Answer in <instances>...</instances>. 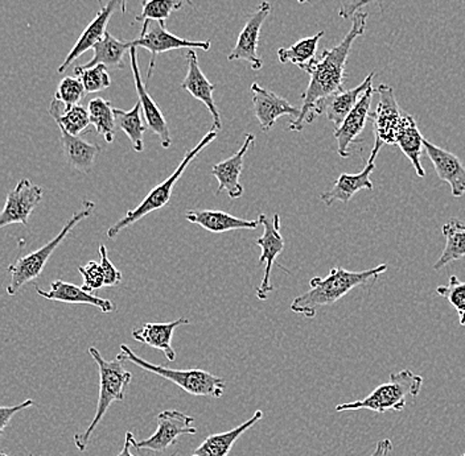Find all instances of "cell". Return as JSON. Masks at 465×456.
I'll use <instances>...</instances> for the list:
<instances>
[{"label":"cell","mask_w":465,"mask_h":456,"mask_svg":"<svg viewBox=\"0 0 465 456\" xmlns=\"http://www.w3.org/2000/svg\"><path fill=\"white\" fill-rule=\"evenodd\" d=\"M351 19H353V24L341 43L337 44L332 49H325L322 51V57L313 58L310 63L302 68V71L310 74L311 80L307 89L302 94L303 106H302L301 114L291 121L290 131L293 132L303 131L305 124H311L315 121L316 104L334 92H341L344 87L345 65L351 54V45L356 42L357 37L365 34L368 14L359 11Z\"/></svg>","instance_id":"1"},{"label":"cell","mask_w":465,"mask_h":456,"mask_svg":"<svg viewBox=\"0 0 465 456\" xmlns=\"http://www.w3.org/2000/svg\"><path fill=\"white\" fill-rule=\"evenodd\" d=\"M386 271V264L362 272H351L341 267H334L327 277H313L310 281V290L292 301L291 310L305 318H315L319 307L333 305L356 287L371 286Z\"/></svg>","instance_id":"2"},{"label":"cell","mask_w":465,"mask_h":456,"mask_svg":"<svg viewBox=\"0 0 465 456\" xmlns=\"http://www.w3.org/2000/svg\"><path fill=\"white\" fill-rule=\"evenodd\" d=\"M89 354L97 364L100 372V397H98L97 411L85 432L74 435V444L80 451H85L89 446L93 432L104 420V414L109 411L110 405L115 401H124L126 388L133 379V374L124 370L122 360L115 357L107 362L102 357L100 351L95 347L89 348Z\"/></svg>","instance_id":"3"},{"label":"cell","mask_w":465,"mask_h":456,"mask_svg":"<svg viewBox=\"0 0 465 456\" xmlns=\"http://www.w3.org/2000/svg\"><path fill=\"white\" fill-rule=\"evenodd\" d=\"M423 377L410 370L391 374V380L378 385L365 399L336 406V412L371 411L383 414L389 411L401 412L405 409L407 397L420 396Z\"/></svg>","instance_id":"4"},{"label":"cell","mask_w":465,"mask_h":456,"mask_svg":"<svg viewBox=\"0 0 465 456\" xmlns=\"http://www.w3.org/2000/svg\"><path fill=\"white\" fill-rule=\"evenodd\" d=\"M217 139V131L211 130L202 139L199 144L193 148V150H188L185 153L184 159L183 161L177 165L176 170H174L173 173L168 177L167 179L155 186L150 193L145 196V199L136 206L135 209L130 210L129 213L124 215V218L118 220L115 225H113L112 228L107 229L106 235L110 240H114L119 234H121L124 229L129 228L130 226H133L134 223L138 222V220L143 219L145 215L153 213V211H158L160 209L164 208L168 202H170L171 197H173L174 185L176 182L182 179L183 174H184L185 170L192 164L194 159L205 150L208 145L213 143Z\"/></svg>","instance_id":"5"},{"label":"cell","mask_w":465,"mask_h":456,"mask_svg":"<svg viewBox=\"0 0 465 456\" xmlns=\"http://www.w3.org/2000/svg\"><path fill=\"white\" fill-rule=\"evenodd\" d=\"M122 362H130L142 370L158 374L159 377L180 386L183 391L196 397H213L220 399L225 392L226 384L223 379L209 374V372L199 370H173V368L164 367V365L153 364L148 363L143 357L136 355L126 344H121V353L116 356Z\"/></svg>","instance_id":"6"},{"label":"cell","mask_w":465,"mask_h":456,"mask_svg":"<svg viewBox=\"0 0 465 456\" xmlns=\"http://www.w3.org/2000/svg\"><path fill=\"white\" fill-rule=\"evenodd\" d=\"M94 210V202H92V200H84L83 209H81L78 213L73 215L71 219L68 220V223L64 226L63 229L58 232L51 242L46 243L45 246L37 249V251L31 252L27 257L19 258L16 263L11 264V266L8 267V272H10L11 275V281L7 286L8 295H16L25 284L36 280V278L42 275L46 263H48L54 252L56 251L57 247L64 242V239L71 234L72 229L74 228L81 220L86 219Z\"/></svg>","instance_id":"7"},{"label":"cell","mask_w":465,"mask_h":456,"mask_svg":"<svg viewBox=\"0 0 465 456\" xmlns=\"http://www.w3.org/2000/svg\"><path fill=\"white\" fill-rule=\"evenodd\" d=\"M135 48H143L150 52L151 60L148 66L147 78L153 77L155 71L156 56L165 53V52L174 51V49H203L208 52L211 49L212 43L191 42V40L182 39L165 29V23L155 22V20H145L143 28H142L141 36L131 42Z\"/></svg>","instance_id":"8"},{"label":"cell","mask_w":465,"mask_h":456,"mask_svg":"<svg viewBox=\"0 0 465 456\" xmlns=\"http://www.w3.org/2000/svg\"><path fill=\"white\" fill-rule=\"evenodd\" d=\"M194 418L180 411H164L158 415V429L155 434L143 441H135L134 447L138 450H150L164 452L174 446L182 435L196 434L197 429L192 426Z\"/></svg>","instance_id":"9"},{"label":"cell","mask_w":465,"mask_h":456,"mask_svg":"<svg viewBox=\"0 0 465 456\" xmlns=\"http://www.w3.org/2000/svg\"><path fill=\"white\" fill-rule=\"evenodd\" d=\"M261 226H263V234L261 238L255 240V244L261 247L262 254L258 264H266L264 268L263 280H262L261 286L257 289V297L261 301H266L269 298V295L274 292V286L272 284V266H274L276 257L284 251L283 237L281 234V217L279 214H275L272 220H269L266 214H261L258 217Z\"/></svg>","instance_id":"10"},{"label":"cell","mask_w":465,"mask_h":456,"mask_svg":"<svg viewBox=\"0 0 465 456\" xmlns=\"http://www.w3.org/2000/svg\"><path fill=\"white\" fill-rule=\"evenodd\" d=\"M376 92L380 95V102H378L376 112L371 114V121H374V130H376V143L395 145L407 114L398 104L391 86L382 83L377 87Z\"/></svg>","instance_id":"11"},{"label":"cell","mask_w":465,"mask_h":456,"mask_svg":"<svg viewBox=\"0 0 465 456\" xmlns=\"http://www.w3.org/2000/svg\"><path fill=\"white\" fill-rule=\"evenodd\" d=\"M43 189L32 184L28 179H20L8 193L5 208L0 214V228L20 223L28 226V219L43 199Z\"/></svg>","instance_id":"12"},{"label":"cell","mask_w":465,"mask_h":456,"mask_svg":"<svg viewBox=\"0 0 465 456\" xmlns=\"http://www.w3.org/2000/svg\"><path fill=\"white\" fill-rule=\"evenodd\" d=\"M272 13V5L269 2H262L258 10L247 20L245 27L241 31L237 43L229 54L228 60H243L252 65V71H261L263 63L258 56V45L264 22Z\"/></svg>","instance_id":"13"},{"label":"cell","mask_w":465,"mask_h":456,"mask_svg":"<svg viewBox=\"0 0 465 456\" xmlns=\"http://www.w3.org/2000/svg\"><path fill=\"white\" fill-rule=\"evenodd\" d=\"M383 145L380 143L374 144L373 150L369 156L368 164L363 168L360 173L357 174H340L337 181L334 182L330 190L325 191L320 196V200L325 206H332L334 202L348 203L349 200L353 199L360 190H373V182H371V176L373 170H376V160L381 148Z\"/></svg>","instance_id":"14"},{"label":"cell","mask_w":465,"mask_h":456,"mask_svg":"<svg viewBox=\"0 0 465 456\" xmlns=\"http://www.w3.org/2000/svg\"><path fill=\"white\" fill-rule=\"evenodd\" d=\"M130 63L131 71H133L134 82H135L136 94H138L139 102L142 104V112H143L147 129L151 132L159 136L162 147L168 150L173 145V138H171L170 129H168L167 121L163 115L162 110L159 109L155 101L148 94L147 87L142 80L141 71H139L138 63V48L131 46L130 49Z\"/></svg>","instance_id":"15"},{"label":"cell","mask_w":465,"mask_h":456,"mask_svg":"<svg viewBox=\"0 0 465 456\" xmlns=\"http://www.w3.org/2000/svg\"><path fill=\"white\" fill-rule=\"evenodd\" d=\"M126 3L127 0H109L107 5H104L101 8L100 13L94 17L92 23L85 28V31L81 34L80 39L73 46L72 51L69 52L64 63H61L60 68L57 69L58 73H64L71 66L74 60H77L81 54L93 49L95 44L100 43L106 34L107 24H109L110 19L116 11L121 13H126Z\"/></svg>","instance_id":"16"},{"label":"cell","mask_w":465,"mask_h":456,"mask_svg":"<svg viewBox=\"0 0 465 456\" xmlns=\"http://www.w3.org/2000/svg\"><path fill=\"white\" fill-rule=\"evenodd\" d=\"M188 72L187 77L182 82V89L187 90L192 97L203 102L208 107L212 115V129L218 131L223 129L220 112L214 103L213 92L216 86L205 77L199 65V58L194 49H189L187 53Z\"/></svg>","instance_id":"17"},{"label":"cell","mask_w":465,"mask_h":456,"mask_svg":"<svg viewBox=\"0 0 465 456\" xmlns=\"http://www.w3.org/2000/svg\"><path fill=\"white\" fill-rule=\"evenodd\" d=\"M250 90L252 94L255 118L260 121L261 129L264 132L272 130L281 116L291 115L295 116L296 119L301 114V109L292 106L289 101L279 97L258 83H252Z\"/></svg>","instance_id":"18"},{"label":"cell","mask_w":465,"mask_h":456,"mask_svg":"<svg viewBox=\"0 0 465 456\" xmlns=\"http://www.w3.org/2000/svg\"><path fill=\"white\" fill-rule=\"evenodd\" d=\"M374 73H371L365 81L354 89L351 90H341V92H334L325 100L320 101L316 104L315 115H327L328 121L334 124L336 129L341 126L342 121L347 119V116L351 114V110L357 106L362 95L368 92L371 87H373Z\"/></svg>","instance_id":"19"},{"label":"cell","mask_w":465,"mask_h":456,"mask_svg":"<svg viewBox=\"0 0 465 456\" xmlns=\"http://www.w3.org/2000/svg\"><path fill=\"white\" fill-rule=\"evenodd\" d=\"M254 141L255 136L252 133H247L242 147L234 155L212 167V174L216 177L218 181L217 194L226 190L231 199H238L243 196L245 189L240 182L243 170V159Z\"/></svg>","instance_id":"20"},{"label":"cell","mask_w":465,"mask_h":456,"mask_svg":"<svg viewBox=\"0 0 465 456\" xmlns=\"http://www.w3.org/2000/svg\"><path fill=\"white\" fill-rule=\"evenodd\" d=\"M424 150L434 165L436 174L441 181L447 182L455 199H460L465 194V168L458 156L432 144L424 139Z\"/></svg>","instance_id":"21"},{"label":"cell","mask_w":465,"mask_h":456,"mask_svg":"<svg viewBox=\"0 0 465 456\" xmlns=\"http://www.w3.org/2000/svg\"><path fill=\"white\" fill-rule=\"evenodd\" d=\"M376 90L373 87L368 90L365 94L362 95L357 106L351 110V114L347 116L341 126L334 131V138L337 141V152L342 157V159H348L351 156V145L357 143V138L360 133L365 129L366 121L371 119V101H373V95Z\"/></svg>","instance_id":"22"},{"label":"cell","mask_w":465,"mask_h":456,"mask_svg":"<svg viewBox=\"0 0 465 456\" xmlns=\"http://www.w3.org/2000/svg\"><path fill=\"white\" fill-rule=\"evenodd\" d=\"M37 295L49 301L64 302V304H84L98 307L102 313L115 312L116 306L112 300L97 297L92 293L86 292L83 286L74 284L65 283L63 280H56L51 284V289L43 290L35 286Z\"/></svg>","instance_id":"23"},{"label":"cell","mask_w":465,"mask_h":456,"mask_svg":"<svg viewBox=\"0 0 465 456\" xmlns=\"http://www.w3.org/2000/svg\"><path fill=\"white\" fill-rule=\"evenodd\" d=\"M189 324L191 322L187 318H179L176 321L167 322V324H144L142 327L134 328L131 334L136 342L163 351L167 360L173 362L176 359V353L173 348L174 330L182 325Z\"/></svg>","instance_id":"24"},{"label":"cell","mask_w":465,"mask_h":456,"mask_svg":"<svg viewBox=\"0 0 465 456\" xmlns=\"http://www.w3.org/2000/svg\"><path fill=\"white\" fill-rule=\"evenodd\" d=\"M185 219L214 234L237 231V229H255L261 225L258 219H242V218L218 210H188L185 213Z\"/></svg>","instance_id":"25"},{"label":"cell","mask_w":465,"mask_h":456,"mask_svg":"<svg viewBox=\"0 0 465 456\" xmlns=\"http://www.w3.org/2000/svg\"><path fill=\"white\" fill-rule=\"evenodd\" d=\"M60 132L66 162L80 173H92L95 160L101 153L100 145L87 143L80 136L71 135L64 129H60Z\"/></svg>","instance_id":"26"},{"label":"cell","mask_w":465,"mask_h":456,"mask_svg":"<svg viewBox=\"0 0 465 456\" xmlns=\"http://www.w3.org/2000/svg\"><path fill=\"white\" fill-rule=\"evenodd\" d=\"M263 418V412L257 411L250 420L241 423L237 428L228 430L225 432L209 435L192 456H228L231 454L232 446L242 437L247 430L252 429L255 423L260 422Z\"/></svg>","instance_id":"27"},{"label":"cell","mask_w":465,"mask_h":456,"mask_svg":"<svg viewBox=\"0 0 465 456\" xmlns=\"http://www.w3.org/2000/svg\"><path fill=\"white\" fill-rule=\"evenodd\" d=\"M395 145H398L401 150L405 153L407 159L411 161L417 176L423 179L426 176V170L421 167L420 156L423 152L424 138L417 121L411 115L407 114L405 123L398 133Z\"/></svg>","instance_id":"28"},{"label":"cell","mask_w":465,"mask_h":456,"mask_svg":"<svg viewBox=\"0 0 465 456\" xmlns=\"http://www.w3.org/2000/svg\"><path fill=\"white\" fill-rule=\"evenodd\" d=\"M131 46H133L131 42H121V40L115 39L112 34L106 32L104 39L93 46L94 56L84 66L93 68V66L106 65L124 69V57L127 52H130Z\"/></svg>","instance_id":"29"},{"label":"cell","mask_w":465,"mask_h":456,"mask_svg":"<svg viewBox=\"0 0 465 456\" xmlns=\"http://www.w3.org/2000/svg\"><path fill=\"white\" fill-rule=\"evenodd\" d=\"M49 114L56 121L58 129H64L74 136H80L92 124L89 112L85 107L80 104L65 107L54 98L49 107Z\"/></svg>","instance_id":"30"},{"label":"cell","mask_w":465,"mask_h":456,"mask_svg":"<svg viewBox=\"0 0 465 456\" xmlns=\"http://www.w3.org/2000/svg\"><path fill=\"white\" fill-rule=\"evenodd\" d=\"M446 247L439 260H436L435 271H441L444 267L456 260L465 257V223L452 218L443 226Z\"/></svg>","instance_id":"31"},{"label":"cell","mask_w":465,"mask_h":456,"mask_svg":"<svg viewBox=\"0 0 465 456\" xmlns=\"http://www.w3.org/2000/svg\"><path fill=\"white\" fill-rule=\"evenodd\" d=\"M90 121L94 127L95 132L104 139L106 143H113L115 135V109L110 101L104 98H94L87 104Z\"/></svg>","instance_id":"32"},{"label":"cell","mask_w":465,"mask_h":456,"mask_svg":"<svg viewBox=\"0 0 465 456\" xmlns=\"http://www.w3.org/2000/svg\"><path fill=\"white\" fill-rule=\"evenodd\" d=\"M142 114H143V112H142V104L139 101L130 112L115 109L116 127L126 133L127 138H129L131 143H133L134 150L138 153L143 152V136L145 131L148 130L147 126L142 123Z\"/></svg>","instance_id":"33"},{"label":"cell","mask_w":465,"mask_h":456,"mask_svg":"<svg viewBox=\"0 0 465 456\" xmlns=\"http://www.w3.org/2000/svg\"><path fill=\"white\" fill-rule=\"evenodd\" d=\"M324 36V31H320L315 36L305 37L290 48L278 49V60L282 63H293V65L303 68L304 65L310 63L313 58H316V51L320 39Z\"/></svg>","instance_id":"34"},{"label":"cell","mask_w":465,"mask_h":456,"mask_svg":"<svg viewBox=\"0 0 465 456\" xmlns=\"http://www.w3.org/2000/svg\"><path fill=\"white\" fill-rule=\"evenodd\" d=\"M185 3L192 5V0H144L142 3V13L135 20L143 23L145 20L165 23L171 14L182 10Z\"/></svg>","instance_id":"35"},{"label":"cell","mask_w":465,"mask_h":456,"mask_svg":"<svg viewBox=\"0 0 465 456\" xmlns=\"http://www.w3.org/2000/svg\"><path fill=\"white\" fill-rule=\"evenodd\" d=\"M75 77L80 78L84 87H85L86 94L92 92H100L102 90L109 89L112 85V78L107 73L106 65L93 66V68H86V66H75Z\"/></svg>","instance_id":"36"},{"label":"cell","mask_w":465,"mask_h":456,"mask_svg":"<svg viewBox=\"0 0 465 456\" xmlns=\"http://www.w3.org/2000/svg\"><path fill=\"white\" fill-rule=\"evenodd\" d=\"M436 295L446 298L459 314V322L465 326V283L458 276H450L449 286L436 287Z\"/></svg>","instance_id":"37"},{"label":"cell","mask_w":465,"mask_h":456,"mask_svg":"<svg viewBox=\"0 0 465 456\" xmlns=\"http://www.w3.org/2000/svg\"><path fill=\"white\" fill-rule=\"evenodd\" d=\"M85 95L86 90L80 78L65 77L57 87L54 100L61 102L65 107H72L80 104Z\"/></svg>","instance_id":"38"},{"label":"cell","mask_w":465,"mask_h":456,"mask_svg":"<svg viewBox=\"0 0 465 456\" xmlns=\"http://www.w3.org/2000/svg\"><path fill=\"white\" fill-rule=\"evenodd\" d=\"M78 272L83 276V287L86 292L92 293L104 286V275L101 263L89 261L86 266L78 267Z\"/></svg>","instance_id":"39"},{"label":"cell","mask_w":465,"mask_h":456,"mask_svg":"<svg viewBox=\"0 0 465 456\" xmlns=\"http://www.w3.org/2000/svg\"><path fill=\"white\" fill-rule=\"evenodd\" d=\"M100 255L101 266L104 275V286H119L122 283V273L113 266L112 261L107 257L106 246H104V244L100 246Z\"/></svg>","instance_id":"40"},{"label":"cell","mask_w":465,"mask_h":456,"mask_svg":"<svg viewBox=\"0 0 465 456\" xmlns=\"http://www.w3.org/2000/svg\"><path fill=\"white\" fill-rule=\"evenodd\" d=\"M34 405V400H25V403H19V405L2 406V408H0V432H5L8 422H10L11 418H13L15 414L25 411V409L31 408V406Z\"/></svg>","instance_id":"41"},{"label":"cell","mask_w":465,"mask_h":456,"mask_svg":"<svg viewBox=\"0 0 465 456\" xmlns=\"http://www.w3.org/2000/svg\"><path fill=\"white\" fill-rule=\"evenodd\" d=\"M373 2H377V0H348V2L342 3L339 15L342 19H349V17H353L354 14L361 11L362 7Z\"/></svg>","instance_id":"42"},{"label":"cell","mask_w":465,"mask_h":456,"mask_svg":"<svg viewBox=\"0 0 465 456\" xmlns=\"http://www.w3.org/2000/svg\"><path fill=\"white\" fill-rule=\"evenodd\" d=\"M392 450V443L391 440H381L376 444L373 454L371 456H388L389 452Z\"/></svg>","instance_id":"43"},{"label":"cell","mask_w":465,"mask_h":456,"mask_svg":"<svg viewBox=\"0 0 465 456\" xmlns=\"http://www.w3.org/2000/svg\"><path fill=\"white\" fill-rule=\"evenodd\" d=\"M135 435H134V432H127L126 440H124V449H122V451L119 452V454L116 456H134L133 454H131V447H134V443H135ZM176 455V452H174V454L171 456Z\"/></svg>","instance_id":"44"},{"label":"cell","mask_w":465,"mask_h":456,"mask_svg":"<svg viewBox=\"0 0 465 456\" xmlns=\"http://www.w3.org/2000/svg\"><path fill=\"white\" fill-rule=\"evenodd\" d=\"M299 3H302V5H303V3H307V2H310V0H298Z\"/></svg>","instance_id":"45"},{"label":"cell","mask_w":465,"mask_h":456,"mask_svg":"<svg viewBox=\"0 0 465 456\" xmlns=\"http://www.w3.org/2000/svg\"><path fill=\"white\" fill-rule=\"evenodd\" d=\"M2 456H7V455H5V452H3Z\"/></svg>","instance_id":"46"},{"label":"cell","mask_w":465,"mask_h":456,"mask_svg":"<svg viewBox=\"0 0 465 456\" xmlns=\"http://www.w3.org/2000/svg\"><path fill=\"white\" fill-rule=\"evenodd\" d=\"M460 456H465V454H463V455H460Z\"/></svg>","instance_id":"47"},{"label":"cell","mask_w":465,"mask_h":456,"mask_svg":"<svg viewBox=\"0 0 465 456\" xmlns=\"http://www.w3.org/2000/svg\"><path fill=\"white\" fill-rule=\"evenodd\" d=\"M32 456V455H31Z\"/></svg>","instance_id":"48"}]
</instances>
